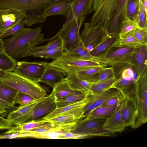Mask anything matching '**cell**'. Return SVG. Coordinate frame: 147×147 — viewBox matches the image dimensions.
Returning <instances> with one entry per match:
<instances>
[{
    "label": "cell",
    "instance_id": "1",
    "mask_svg": "<svg viewBox=\"0 0 147 147\" xmlns=\"http://www.w3.org/2000/svg\"><path fill=\"white\" fill-rule=\"evenodd\" d=\"M42 26L34 29L24 28L3 40L5 52L15 59L27 57L33 48L45 41L41 32Z\"/></svg>",
    "mask_w": 147,
    "mask_h": 147
},
{
    "label": "cell",
    "instance_id": "2",
    "mask_svg": "<svg viewBox=\"0 0 147 147\" xmlns=\"http://www.w3.org/2000/svg\"><path fill=\"white\" fill-rule=\"evenodd\" d=\"M48 64L63 72L65 75L75 74L76 72L98 67L110 65L105 55L86 58L74 57L63 54Z\"/></svg>",
    "mask_w": 147,
    "mask_h": 147
},
{
    "label": "cell",
    "instance_id": "3",
    "mask_svg": "<svg viewBox=\"0 0 147 147\" xmlns=\"http://www.w3.org/2000/svg\"><path fill=\"white\" fill-rule=\"evenodd\" d=\"M0 81L36 100L47 96L46 89L39 83L28 80L13 71L7 72L5 77Z\"/></svg>",
    "mask_w": 147,
    "mask_h": 147
},
{
    "label": "cell",
    "instance_id": "4",
    "mask_svg": "<svg viewBox=\"0 0 147 147\" xmlns=\"http://www.w3.org/2000/svg\"><path fill=\"white\" fill-rule=\"evenodd\" d=\"M137 80L134 98L137 107V118L134 129L145 124L147 121V71Z\"/></svg>",
    "mask_w": 147,
    "mask_h": 147
},
{
    "label": "cell",
    "instance_id": "5",
    "mask_svg": "<svg viewBox=\"0 0 147 147\" xmlns=\"http://www.w3.org/2000/svg\"><path fill=\"white\" fill-rule=\"evenodd\" d=\"M85 19L86 17L84 16L74 20L62 28L52 38L46 39L45 41L50 42L59 36L61 40L64 51L70 50L80 39V31Z\"/></svg>",
    "mask_w": 147,
    "mask_h": 147
},
{
    "label": "cell",
    "instance_id": "6",
    "mask_svg": "<svg viewBox=\"0 0 147 147\" xmlns=\"http://www.w3.org/2000/svg\"><path fill=\"white\" fill-rule=\"evenodd\" d=\"M108 31L100 24L91 25L85 22L83 30L80 34V39L88 51L90 52L94 48L111 37Z\"/></svg>",
    "mask_w": 147,
    "mask_h": 147
},
{
    "label": "cell",
    "instance_id": "7",
    "mask_svg": "<svg viewBox=\"0 0 147 147\" xmlns=\"http://www.w3.org/2000/svg\"><path fill=\"white\" fill-rule=\"evenodd\" d=\"M106 119L102 118L84 120H78L70 132L76 134L90 136H111L114 134L104 130L103 125Z\"/></svg>",
    "mask_w": 147,
    "mask_h": 147
},
{
    "label": "cell",
    "instance_id": "8",
    "mask_svg": "<svg viewBox=\"0 0 147 147\" xmlns=\"http://www.w3.org/2000/svg\"><path fill=\"white\" fill-rule=\"evenodd\" d=\"M56 108V100L52 91L49 95L44 97L30 112L10 122L12 124L17 125L34 120L48 114Z\"/></svg>",
    "mask_w": 147,
    "mask_h": 147
},
{
    "label": "cell",
    "instance_id": "9",
    "mask_svg": "<svg viewBox=\"0 0 147 147\" xmlns=\"http://www.w3.org/2000/svg\"><path fill=\"white\" fill-rule=\"evenodd\" d=\"M119 0H103L90 20V24L92 26L100 24L108 31L110 23L115 13Z\"/></svg>",
    "mask_w": 147,
    "mask_h": 147
},
{
    "label": "cell",
    "instance_id": "10",
    "mask_svg": "<svg viewBox=\"0 0 147 147\" xmlns=\"http://www.w3.org/2000/svg\"><path fill=\"white\" fill-rule=\"evenodd\" d=\"M48 63L42 61H19L13 71L28 80L39 83Z\"/></svg>",
    "mask_w": 147,
    "mask_h": 147
},
{
    "label": "cell",
    "instance_id": "11",
    "mask_svg": "<svg viewBox=\"0 0 147 147\" xmlns=\"http://www.w3.org/2000/svg\"><path fill=\"white\" fill-rule=\"evenodd\" d=\"M136 48L121 47L114 51H109L105 55L106 59L112 67L128 65L131 62Z\"/></svg>",
    "mask_w": 147,
    "mask_h": 147
},
{
    "label": "cell",
    "instance_id": "12",
    "mask_svg": "<svg viewBox=\"0 0 147 147\" xmlns=\"http://www.w3.org/2000/svg\"><path fill=\"white\" fill-rule=\"evenodd\" d=\"M93 0H73L71 8L62 28L74 20L85 16L93 10Z\"/></svg>",
    "mask_w": 147,
    "mask_h": 147
},
{
    "label": "cell",
    "instance_id": "13",
    "mask_svg": "<svg viewBox=\"0 0 147 147\" xmlns=\"http://www.w3.org/2000/svg\"><path fill=\"white\" fill-rule=\"evenodd\" d=\"M77 121L60 125L52 130L44 133H18L17 134V137L31 138L37 139H62V134L70 131Z\"/></svg>",
    "mask_w": 147,
    "mask_h": 147
},
{
    "label": "cell",
    "instance_id": "14",
    "mask_svg": "<svg viewBox=\"0 0 147 147\" xmlns=\"http://www.w3.org/2000/svg\"><path fill=\"white\" fill-rule=\"evenodd\" d=\"M129 0H119L115 13L108 30L110 36H118L120 30L122 21L128 19L127 7Z\"/></svg>",
    "mask_w": 147,
    "mask_h": 147
},
{
    "label": "cell",
    "instance_id": "15",
    "mask_svg": "<svg viewBox=\"0 0 147 147\" xmlns=\"http://www.w3.org/2000/svg\"><path fill=\"white\" fill-rule=\"evenodd\" d=\"M120 100L113 113L106 119L103 125V129L111 133H121L127 125L124 121L121 113V101Z\"/></svg>",
    "mask_w": 147,
    "mask_h": 147
},
{
    "label": "cell",
    "instance_id": "16",
    "mask_svg": "<svg viewBox=\"0 0 147 147\" xmlns=\"http://www.w3.org/2000/svg\"><path fill=\"white\" fill-rule=\"evenodd\" d=\"M89 100L88 95L84 99L75 103L61 107L56 108L42 119L47 120L59 116L72 114H79L81 115V117L84 108L88 103Z\"/></svg>",
    "mask_w": 147,
    "mask_h": 147
},
{
    "label": "cell",
    "instance_id": "17",
    "mask_svg": "<svg viewBox=\"0 0 147 147\" xmlns=\"http://www.w3.org/2000/svg\"><path fill=\"white\" fill-rule=\"evenodd\" d=\"M25 19L24 14L19 11L0 8V34Z\"/></svg>",
    "mask_w": 147,
    "mask_h": 147
},
{
    "label": "cell",
    "instance_id": "18",
    "mask_svg": "<svg viewBox=\"0 0 147 147\" xmlns=\"http://www.w3.org/2000/svg\"><path fill=\"white\" fill-rule=\"evenodd\" d=\"M147 46L141 45L136 49L131 64L136 76V79L147 71Z\"/></svg>",
    "mask_w": 147,
    "mask_h": 147
},
{
    "label": "cell",
    "instance_id": "19",
    "mask_svg": "<svg viewBox=\"0 0 147 147\" xmlns=\"http://www.w3.org/2000/svg\"><path fill=\"white\" fill-rule=\"evenodd\" d=\"M122 117L127 126L134 129L137 115V107L134 99L123 98L121 101Z\"/></svg>",
    "mask_w": 147,
    "mask_h": 147
},
{
    "label": "cell",
    "instance_id": "20",
    "mask_svg": "<svg viewBox=\"0 0 147 147\" xmlns=\"http://www.w3.org/2000/svg\"><path fill=\"white\" fill-rule=\"evenodd\" d=\"M137 80H125L119 78L113 84L111 88L117 89L125 98L134 99Z\"/></svg>",
    "mask_w": 147,
    "mask_h": 147
},
{
    "label": "cell",
    "instance_id": "21",
    "mask_svg": "<svg viewBox=\"0 0 147 147\" xmlns=\"http://www.w3.org/2000/svg\"><path fill=\"white\" fill-rule=\"evenodd\" d=\"M70 88L74 91L91 94L90 88L92 83L79 78L76 74H70L65 78Z\"/></svg>",
    "mask_w": 147,
    "mask_h": 147
},
{
    "label": "cell",
    "instance_id": "22",
    "mask_svg": "<svg viewBox=\"0 0 147 147\" xmlns=\"http://www.w3.org/2000/svg\"><path fill=\"white\" fill-rule=\"evenodd\" d=\"M65 76L62 71L48 63L40 82L53 88L56 84L64 80Z\"/></svg>",
    "mask_w": 147,
    "mask_h": 147
},
{
    "label": "cell",
    "instance_id": "23",
    "mask_svg": "<svg viewBox=\"0 0 147 147\" xmlns=\"http://www.w3.org/2000/svg\"><path fill=\"white\" fill-rule=\"evenodd\" d=\"M122 96L117 89L111 88L100 93L88 95L89 100L88 105L95 109L100 106L109 99L113 97Z\"/></svg>",
    "mask_w": 147,
    "mask_h": 147
},
{
    "label": "cell",
    "instance_id": "24",
    "mask_svg": "<svg viewBox=\"0 0 147 147\" xmlns=\"http://www.w3.org/2000/svg\"><path fill=\"white\" fill-rule=\"evenodd\" d=\"M50 122L47 120L42 119L41 120H32L12 127L5 133L9 134L16 133H26L34 128L43 126L49 123Z\"/></svg>",
    "mask_w": 147,
    "mask_h": 147
},
{
    "label": "cell",
    "instance_id": "25",
    "mask_svg": "<svg viewBox=\"0 0 147 147\" xmlns=\"http://www.w3.org/2000/svg\"><path fill=\"white\" fill-rule=\"evenodd\" d=\"M117 104L109 106H98L81 119L86 120L102 118L106 119L114 112L116 108Z\"/></svg>",
    "mask_w": 147,
    "mask_h": 147
},
{
    "label": "cell",
    "instance_id": "26",
    "mask_svg": "<svg viewBox=\"0 0 147 147\" xmlns=\"http://www.w3.org/2000/svg\"><path fill=\"white\" fill-rule=\"evenodd\" d=\"M119 38L118 36H111L94 48L90 52V54L94 57L105 54L114 47L113 45Z\"/></svg>",
    "mask_w": 147,
    "mask_h": 147
},
{
    "label": "cell",
    "instance_id": "27",
    "mask_svg": "<svg viewBox=\"0 0 147 147\" xmlns=\"http://www.w3.org/2000/svg\"><path fill=\"white\" fill-rule=\"evenodd\" d=\"M139 26H140L137 20V17L133 19L128 18L123 20L121 22L120 30L118 35L119 39H122L133 35Z\"/></svg>",
    "mask_w": 147,
    "mask_h": 147
},
{
    "label": "cell",
    "instance_id": "28",
    "mask_svg": "<svg viewBox=\"0 0 147 147\" xmlns=\"http://www.w3.org/2000/svg\"><path fill=\"white\" fill-rule=\"evenodd\" d=\"M43 98L37 100L23 106H19L16 110L10 111L7 119L10 122L21 117L31 111Z\"/></svg>",
    "mask_w": 147,
    "mask_h": 147
},
{
    "label": "cell",
    "instance_id": "29",
    "mask_svg": "<svg viewBox=\"0 0 147 147\" xmlns=\"http://www.w3.org/2000/svg\"><path fill=\"white\" fill-rule=\"evenodd\" d=\"M63 54L74 57L86 58L94 57L90 54L81 39L71 49L64 51Z\"/></svg>",
    "mask_w": 147,
    "mask_h": 147
},
{
    "label": "cell",
    "instance_id": "30",
    "mask_svg": "<svg viewBox=\"0 0 147 147\" xmlns=\"http://www.w3.org/2000/svg\"><path fill=\"white\" fill-rule=\"evenodd\" d=\"M88 95L81 92L74 91L71 94L56 101V108L73 104L85 98Z\"/></svg>",
    "mask_w": 147,
    "mask_h": 147
},
{
    "label": "cell",
    "instance_id": "31",
    "mask_svg": "<svg viewBox=\"0 0 147 147\" xmlns=\"http://www.w3.org/2000/svg\"><path fill=\"white\" fill-rule=\"evenodd\" d=\"M19 91L0 81V98L15 104L17 95Z\"/></svg>",
    "mask_w": 147,
    "mask_h": 147
},
{
    "label": "cell",
    "instance_id": "32",
    "mask_svg": "<svg viewBox=\"0 0 147 147\" xmlns=\"http://www.w3.org/2000/svg\"><path fill=\"white\" fill-rule=\"evenodd\" d=\"M71 1L57 4L51 7L46 12L45 17L46 18L47 17L55 15L66 17L71 8Z\"/></svg>",
    "mask_w": 147,
    "mask_h": 147
},
{
    "label": "cell",
    "instance_id": "33",
    "mask_svg": "<svg viewBox=\"0 0 147 147\" xmlns=\"http://www.w3.org/2000/svg\"><path fill=\"white\" fill-rule=\"evenodd\" d=\"M61 47H62V42L61 38L58 36L44 46L34 47L29 51L27 56H33L37 54Z\"/></svg>",
    "mask_w": 147,
    "mask_h": 147
},
{
    "label": "cell",
    "instance_id": "34",
    "mask_svg": "<svg viewBox=\"0 0 147 147\" xmlns=\"http://www.w3.org/2000/svg\"><path fill=\"white\" fill-rule=\"evenodd\" d=\"M52 91L56 101L68 96L74 91L64 80L56 84Z\"/></svg>",
    "mask_w": 147,
    "mask_h": 147
},
{
    "label": "cell",
    "instance_id": "35",
    "mask_svg": "<svg viewBox=\"0 0 147 147\" xmlns=\"http://www.w3.org/2000/svg\"><path fill=\"white\" fill-rule=\"evenodd\" d=\"M17 62L5 51L0 52V69L8 72L13 71Z\"/></svg>",
    "mask_w": 147,
    "mask_h": 147
},
{
    "label": "cell",
    "instance_id": "36",
    "mask_svg": "<svg viewBox=\"0 0 147 147\" xmlns=\"http://www.w3.org/2000/svg\"><path fill=\"white\" fill-rule=\"evenodd\" d=\"M118 78L115 76L98 83L92 84L90 88L91 94H100L111 88Z\"/></svg>",
    "mask_w": 147,
    "mask_h": 147
},
{
    "label": "cell",
    "instance_id": "37",
    "mask_svg": "<svg viewBox=\"0 0 147 147\" xmlns=\"http://www.w3.org/2000/svg\"><path fill=\"white\" fill-rule=\"evenodd\" d=\"M105 68L103 67H92L78 71L75 74L80 78L92 83L99 73Z\"/></svg>",
    "mask_w": 147,
    "mask_h": 147
},
{
    "label": "cell",
    "instance_id": "38",
    "mask_svg": "<svg viewBox=\"0 0 147 147\" xmlns=\"http://www.w3.org/2000/svg\"><path fill=\"white\" fill-rule=\"evenodd\" d=\"M141 45L137 39L133 35H131L122 39H119V38L115 43L113 47L137 48Z\"/></svg>",
    "mask_w": 147,
    "mask_h": 147
},
{
    "label": "cell",
    "instance_id": "39",
    "mask_svg": "<svg viewBox=\"0 0 147 147\" xmlns=\"http://www.w3.org/2000/svg\"><path fill=\"white\" fill-rule=\"evenodd\" d=\"M81 116L79 114H72L59 116L47 120L59 125H61L76 122L80 119Z\"/></svg>",
    "mask_w": 147,
    "mask_h": 147
},
{
    "label": "cell",
    "instance_id": "40",
    "mask_svg": "<svg viewBox=\"0 0 147 147\" xmlns=\"http://www.w3.org/2000/svg\"><path fill=\"white\" fill-rule=\"evenodd\" d=\"M64 52L62 47H59L47 51L37 54L33 56L34 57L56 59L61 55Z\"/></svg>",
    "mask_w": 147,
    "mask_h": 147
},
{
    "label": "cell",
    "instance_id": "41",
    "mask_svg": "<svg viewBox=\"0 0 147 147\" xmlns=\"http://www.w3.org/2000/svg\"><path fill=\"white\" fill-rule=\"evenodd\" d=\"M115 76L114 71L112 66L106 67L99 73L98 76L93 80L92 83H98Z\"/></svg>",
    "mask_w": 147,
    "mask_h": 147
},
{
    "label": "cell",
    "instance_id": "42",
    "mask_svg": "<svg viewBox=\"0 0 147 147\" xmlns=\"http://www.w3.org/2000/svg\"><path fill=\"white\" fill-rule=\"evenodd\" d=\"M139 6V0H129L127 7L128 18L133 19L137 17Z\"/></svg>",
    "mask_w": 147,
    "mask_h": 147
},
{
    "label": "cell",
    "instance_id": "43",
    "mask_svg": "<svg viewBox=\"0 0 147 147\" xmlns=\"http://www.w3.org/2000/svg\"><path fill=\"white\" fill-rule=\"evenodd\" d=\"M26 25L25 19L15 24L5 32L0 34V38L2 39L12 35L24 28Z\"/></svg>",
    "mask_w": 147,
    "mask_h": 147
},
{
    "label": "cell",
    "instance_id": "44",
    "mask_svg": "<svg viewBox=\"0 0 147 147\" xmlns=\"http://www.w3.org/2000/svg\"><path fill=\"white\" fill-rule=\"evenodd\" d=\"M147 12L145 11L142 2L139 0V6L137 15V20L139 26L142 28H147Z\"/></svg>",
    "mask_w": 147,
    "mask_h": 147
},
{
    "label": "cell",
    "instance_id": "45",
    "mask_svg": "<svg viewBox=\"0 0 147 147\" xmlns=\"http://www.w3.org/2000/svg\"><path fill=\"white\" fill-rule=\"evenodd\" d=\"M141 45L147 46V28L139 26L133 34Z\"/></svg>",
    "mask_w": 147,
    "mask_h": 147
},
{
    "label": "cell",
    "instance_id": "46",
    "mask_svg": "<svg viewBox=\"0 0 147 147\" xmlns=\"http://www.w3.org/2000/svg\"><path fill=\"white\" fill-rule=\"evenodd\" d=\"M36 100L27 94L19 92L16 98L15 104H18L20 105L19 106L21 107Z\"/></svg>",
    "mask_w": 147,
    "mask_h": 147
},
{
    "label": "cell",
    "instance_id": "47",
    "mask_svg": "<svg viewBox=\"0 0 147 147\" xmlns=\"http://www.w3.org/2000/svg\"><path fill=\"white\" fill-rule=\"evenodd\" d=\"M60 125L50 122L46 125L32 129L26 133H36L45 132L52 130Z\"/></svg>",
    "mask_w": 147,
    "mask_h": 147
},
{
    "label": "cell",
    "instance_id": "48",
    "mask_svg": "<svg viewBox=\"0 0 147 147\" xmlns=\"http://www.w3.org/2000/svg\"><path fill=\"white\" fill-rule=\"evenodd\" d=\"M132 67L129 66L123 69L121 75L122 78L128 80L136 79V75Z\"/></svg>",
    "mask_w": 147,
    "mask_h": 147
},
{
    "label": "cell",
    "instance_id": "49",
    "mask_svg": "<svg viewBox=\"0 0 147 147\" xmlns=\"http://www.w3.org/2000/svg\"><path fill=\"white\" fill-rule=\"evenodd\" d=\"M123 98L122 96L111 97L105 102L100 106H107L116 104Z\"/></svg>",
    "mask_w": 147,
    "mask_h": 147
},
{
    "label": "cell",
    "instance_id": "50",
    "mask_svg": "<svg viewBox=\"0 0 147 147\" xmlns=\"http://www.w3.org/2000/svg\"><path fill=\"white\" fill-rule=\"evenodd\" d=\"M0 107L5 110L10 111L16 110L17 107L13 104L0 98Z\"/></svg>",
    "mask_w": 147,
    "mask_h": 147
},
{
    "label": "cell",
    "instance_id": "51",
    "mask_svg": "<svg viewBox=\"0 0 147 147\" xmlns=\"http://www.w3.org/2000/svg\"><path fill=\"white\" fill-rule=\"evenodd\" d=\"M63 139H81L87 137L84 135L74 134L70 131L62 134Z\"/></svg>",
    "mask_w": 147,
    "mask_h": 147
},
{
    "label": "cell",
    "instance_id": "52",
    "mask_svg": "<svg viewBox=\"0 0 147 147\" xmlns=\"http://www.w3.org/2000/svg\"><path fill=\"white\" fill-rule=\"evenodd\" d=\"M12 125L7 119L0 116V129H9L12 127Z\"/></svg>",
    "mask_w": 147,
    "mask_h": 147
},
{
    "label": "cell",
    "instance_id": "53",
    "mask_svg": "<svg viewBox=\"0 0 147 147\" xmlns=\"http://www.w3.org/2000/svg\"><path fill=\"white\" fill-rule=\"evenodd\" d=\"M103 0H93V10L94 11L99 7Z\"/></svg>",
    "mask_w": 147,
    "mask_h": 147
},
{
    "label": "cell",
    "instance_id": "54",
    "mask_svg": "<svg viewBox=\"0 0 147 147\" xmlns=\"http://www.w3.org/2000/svg\"><path fill=\"white\" fill-rule=\"evenodd\" d=\"M5 51L3 40L0 38V52Z\"/></svg>",
    "mask_w": 147,
    "mask_h": 147
},
{
    "label": "cell",
    "instance_id": "55",
    "mask_svg": "<svg viewBox=\"0 0 147 147\" xmlns=\"http://www.w3.org/2000/svg\"><path fill=\"white\" fill-rule=\"evenodd\" d=\"M7 72L0 69V79L5 78L7 74Z\"/></svg>",
    "mask_w": 147,
    "mask_h": 147
},
{
    "label": "cell",
    "instance_id": "56",
    "mask_svg": "<svg viewBox=\"0 0 147 147\" xmlns=\"http://www.w3.org/2000/svg\"><path fill=\"white\" fill-rule=\"evenodd\" d=\"M7 112V111L0 107V115L2 116L5 115Z\"/></svg>",
    "mask_w": 147,
    "mask_h": 147
},
{
    "label": "cell",
    "instance_id": "57",
    "mask_svg": "<svg viewBox=\"0 0 147 147\" xmlns=\"http://www.w3.org/2000/svg\"><path fill=\"white\" fill-rule=\"evenodd\" d=\"M142 2L145 11L147 12V0H145Z\"/></svg>",
    "mask_w": 147,
    "mask_h": 147
},
{
    "label": "cell",
    "instance_id": "58",
    "mask_svg": "<svg viewBox=\"0 0 147 147\" xmlns=\"http://www.w3.org/2000/svg\"><path fill=\"white\" fill-rule=\"evenodd\" d=\"M142 2H143V1H144L145 0H140Z\"/></svg>",
    "mask_w": 147,
    "mask_h": 147
}]
</instances>
